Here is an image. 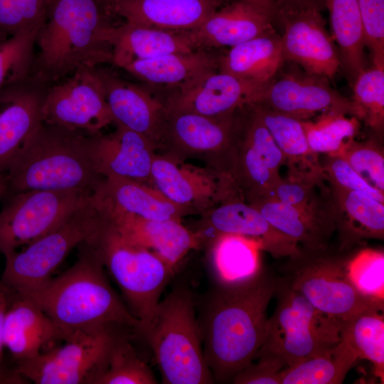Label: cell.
<instances>
[{
    "mask_svg": "<svg viewBox=\"0 0 384 384\" xmlns=\"http://www.w3.org/2000/svg\"><path fill=\"white\" fill-rule=\"evenodd\" d=\"M253 361L240 371L232 380L235 384H280L281 372L286 368L284 362L273 355L258 354Z\"/></svg>",
    "mask_w": 384,
    "mask_h": 384,
    "instance_id": "47",
    "label": "cell"
},
{
    "mask_svg": "<svg viewBox=\"0 0 384 384\" xmlns=\"http://www.w3.org/2000/svg\"><path fill=\"white\" fill-rule=\"evenodd\" d=\"M315 186L317 185L287 177L282 178L266 198L301 208H317L319 205L314 193Z\"/></svg>",
    "mask_w": 384,
    "mask_h": 384,
    "instance_id": "48",
    "label": "cell"
},
{
    "mask_svg": "<svg viewBox=\"0 0 384 384\" xmlns=\"http://www.w3.org/2000/svg\"><path fill=\"white\" fill-rule=\"evenodd\" d=\"M95 68L102 84L114 124L146 136L155 144L158 150L164 116L162 101L102 65Z\"/></svg>",
    "mask_w": 384,
    "mask_h": 384,
    "instance_id": "23",
    "label": "cell"
},
{
    "mask_svg": "<svg viewBox=\"0 0 384 384\" xmlns=\"http://www.w3.org/2000/svg\"><path fill=\"white\" fill-rule=\"evenodd\" d=\"M297 119L335 112L357 116L352 100L334 89L326 77L304 72H288L271 80L250 103Z\"/></svg>",
    "mask_w": 384,
    "mask_h": 384,
    "instance_id": "17",
    "label": "cell"
},
{
    "mask_svg": "<svg viewBox=\"0 0 384 384\" xmlns=\"http://www.w3.org/2000/svg\"><path fill=\"white\" fill-rule=\"evenodd\" d=\"M318 4L287 6L274 9L272 21L282 28L284 58L304 71L331 78L341 63L338 51L329 33Z\"/></svg>",
    "mask_w": 384,
    "mask_h": 384,
    "instance_id": "16",
    "label": "cell"
},
{
    "mask_svg": "<svg viewBox=\"0 0 384 384\" xmlns=\"http://www.w3.org/2000/svg\"><path fill=\"white\" fill-rule=\"evenodd\" d=\"M286 159L268 129L249 105L236 110L229 173L247 201L268 197L282 180Z\"/></svg>",
    "mask_w": 384,
    "mask_h": 384,
    "instance_id": "12",
    "label": "cell"
},
{
    "mask_svg": "<svg viewBox=\"0 0 384 384\" xmlns=\"http://www.w3.org/2000/svg\"><path fill=\"white\" fill-rule=\"evenodd\" d=\"M329 112L314 121H302L310 149L316 154L340 156L359 131L356 117Z\"/></svg>",
    "mask_w": 384,
    "mask_h": 384,
    "instance_id": "38",
    "label": "cell"
},
{
    "mask_svg": "<svg viewBox=\"0 0 384 384\" xmlns=\"http://www.w3.org/2000/svg\"><path fill=\"white\" fill-rule=\"evenodd\" d=\"M157 380L126 340L116 338L107 367L95 384H156Z\"/></svg>",
    "mask_w": 384,
    "mask_h": 384,
    "instance_id": "41",
    "label": "cell"
},
{
    "mask_svg": "<svg viewBox=\"0 0 384 384\" xmlns=\"http://www.w3.org/2000/svg\"><path fill=\"white\" fill-rule=\"evenodd\" d=\"M277 286L278 278L262 268L243 281L215 283L198 320L214 382H231L255 360L265 339L267 310Z\"/></svg>",
    "mask_w": 384,
    "mask_h": 384,
    "instance_id": "1",
    "label": "cell"
},
{
    "mask_svg": "<svg viewBox=\"0 0 384 384\" xmlns=\"http://www.w3.org/2000/svg\"><path fill=\"white\" fill-rule=\"evenodd\" d=\"M356 118L377 133L384 126V68H366L352 84Z\"/></svg>",
    "mask_w": 384,
    "mask_h": 384,
    "instance_id": "39",
    "label": "cell"
},
{
    "mask_svg": "<svg viewBox=\"0 0 384 384\" xmlns=\"http://www.w3.org/2000/svg\"><path fill=\"white\" fill-rule=\"evenodd\" d=\"M91 202L105 213H122L151 220H181L191 214L155 187L119 177L105 178L94 190Z\"/></svg>",
    "mask_w": 384,
    "mask_h": 384,
    "instance_id": "24",
    "label": "cell"
},
{
    "mask_svg": "<svg viewBox=\"0 0 384 384\" xmlns=\"http://www.w3.org/2000/svg\"><path fill=\"white\" fill-rule=\"evenodd\" d=\"M78 247V260L69 269L22 296L32 300L49 317L60 341L78 331H92L110 324L126 325L139 332L140 321L111 287L95 249L87 241Z\"/></svg>",
    "mask_w": 384,
    "mask_h": 384,
    "instance_id": "2",
    "label": "cell"
},
{
    "mask_svg": "<svg viewBox=\"0 0 384 384\" xmlns=\"http://www.w3.org/2000/svg\"><path fill=\"white\" fill-rule=\"evenodd\" d=\"M275 296L277 306L257 355H273L287 367L340 342L343 322L317 309L282 278Z\"/></svg>",
    "mask_w": 384,
    "mask_h": 384,
    "instance_id": "7",
    "label": "cell"
},
{
    "mask_svg": "<svg viewBox=\"0 0 384 384\" xmlns=\"http://www.w3.org/2000/svg\"><path fill=\"white\" fill-rule=\"evenodd\" d=\"M329 11L333 39L338 47L340 63L353 84L366 68L365 39L357 0H324Z\"/></svg>",
    "mask_w": 384,
    "mask_h": 384,
    "instance_id": "34",
    "label": "cell"
},
{
    "mask_svg": "<svg viewBox=\"0 0 384 384\" xmlns=\"http://www.w3.org/2000/svg\"><path fill=\"white\" fill-rule=\"evenodd\" d=\"M235 112L212 118L164 109L158 149L181 161L201 159L208 166L229 173Z\"/></svg>",
    "mask_w": 384,
    "mask_h": 384,
    "instance_id": "13",
    "label": "cell"
},
{
    "mask_svg": "<svg viewBox=\"0 0 384 384\" xmlns=\"http://www.w3.org/2000/svg\"><path fill=\"white\" fill-rule=\"evenodd\" d=\"M98 218L90 198L60 227L6 257L0 284L11 294L20 295L41 287L75 247L91 238Z\"/></svg>",
    "mask_w": 384,
    "mask_h": 384,
    "instance_id": "8",
    "label": "cell"
},
{
    "mask_svg": "<svg viewBox=\"0 0 384 384\" xmlns=\"http://www.w3.org/2000/svg\"><path fill=\"white\" fill-rule=\"evenodd\" d=\"M260 243L237 234H218L210 241L208 262L215 283L243 281L261 269Z\"/></svg>",
    "mask_w": 384,
    "mask_h": 384,
    "instance_id": "33",
    "label": "cell"
},
{
    "mask_svg": "<svg viewBox=\"0 0 384 384\" xmlns=\"http://www.w3.org/2000/svg\"><path fill=\"white\" fill-rule=\"evenodd\" d=\"M227 0H116L111 14L126 22L173 31L198 28Z\"/></svg>",
    "mask_w": 384,
    "mask_h": 384,
    "instance_id": "26",
    "label": "cell"
},
{
    "mask_svg": "<svg viewBox=\"0 0 384 384\" xmlns=\"http://www.w3.org/2000/svg\"><path fill=\"white\" fill-rule=\"evenodd\" d=\"M50 87L29 76L0 90V174L7 172L43 122V105Z\"/></svg>",
    "mask_w": 384,
    "mask_h": 384,
    "instance_id": "19",
    "label": "cell"
},
{
    "mask_svg": "<svg viewBox=\"0 0 384 384\" xmlns=\"http://www.w3.org/2000/svg\"><path fill=\"white\" fill-rule=\"evenodd\" d=\"M373 65L384 68V0H357Z\"/></svg>",
    "mask_w": 384,
    "mask_h": 384,
    "instance_id": "45",
    "label": "cell"
},
{
    "mask_svg": "<svg viewBox=\"0 0 384 384\" xmlns=\"http://www.w3.org/2000/svg\"><path fill=\"white\" fill-rule=\"evenodd\" d=\"M9 178L6 173L0 174V198L9 196Z\"/></svg>",
    "mask_w": 384,
    "mask_h": 384,
    "instance_id": "52",
    "label": "cell"
},
{
    "mask_svg": "<svg viewBox=\"0 0 384 384\" xmlns=\"http://www.w3.org/2000/svg\"><path fill=\"white\" fill-rule=\"evenodd\" d=\"M101 9L109 16L112 15L111 9L116 0H95Z\"/></svg>",
    "mask_w": 384,
    "mask_h": 384,
    "instance_id": "53",
    "label": "cell"
},
{
    "mask_svg": "<svg viewBox=\"0 0 384 384\" xmlns=\"http://www.w3.org/2000/svg\"><path fill=\"white\" fill-rule=\"evenodd\" d=\"M341 340L324 351L284 368L280 384H339L358 360Z\"/></svg>",
    "mask_w": 384,
    "mask_h": 384,
    "instance_id": "36",
    "label": "cell"
},
{
    "mask_svg": "<svg viewBox=\"0 0 384 384\" xmlns=\"http://www.w3.org/2000/svg\"><path fill=\"white\" fill-rule=\"evenodd\" d=\"M383 310L367 309L343 321L341 340L357 356L370 361L375 374L383 380L384 317Z\"/></svg>",
    "mask_w": 384,
    "mask_h": 384,
    "instance_id": "37",
    "label": "cell"
},
{
    "mask_svg": "<svg viewBox=\"0 0 384 384\" xmlns=\"http://www.w3.org/2000/svg\"><path fill=\"white\" fill-rule=\"evenodd\" d=\"M284 62L281 37L274 30L231 47L220 55L218 70L265 86Z\"/></svg>",
    "mask_w": 384,
    "mask_h": 384,
    "instance_id": "32",
    "label": "cell"
},
{
    "mask_svg": "<svg viewBox=\"0 0 384 384\" xmlns=\"http://www.w3.org/2000/svg\"><path fill=\"white\" fill-rule=\"evenodd\" d=\"M340 156L368 184L384 193L383 152L374 141L353 139Z\"/></svg>",
    "mask_w": 384,
    "mask_h": 384,
    "instance_id": "44",
    "label": "cell"
},
{
    "mask_svg": "<svg viewBox=\"0 0 384 384\" xmlns=\"http://www.w3.org/2000/svg\"><path fill=\"white\" fill-rule=\"evenodd\" d=\"M256 8L270 16L272 18L274 14V4L272 0H246Z\"/></svg>",
    "mask_w": 384,
    "mask_h": 384,
    "instance_id": "51",
    "label": "cell"
},
{
    "mask_svg": "<svg viewBox=\"0 0 384 384\" xmlns=\"http://www.w3.org/2000/svg\"><path fill=\"white\" fill-rule=\"evenodd\" d=\"M274 9L277 7L287 6H304L309 4H318L324 6V0H272Z\"/></svg>",
    "mask_w": 384,
    "mask_h": 384,
    "instance_id": "50",
    "label": "cell"
},
{
    "mask_svg": "<svg viewBox=\"0 0 384 384\" xmlns=\"http://www.w3.org/2000/svg\"><path fill=\"white\" fill-rule=\"evenodd\" d=\"M100 211L125 240L152 250L174 270L188 252L198 249L206 240L203 233L187 228L181 220H151L128 213Z\"/></svg>",
    "mask_w": 384,
    "mask_h": 384,
    "instance_id": "21",
    "label": "cell"
},
{
    "mask_svg": "<svg viewBox=\"0 0 384 384\" xmlns=\"http://www.w3.org/2000/svg\"><path fill=\"white\" fill-rule=\"evenodd\" d=\"M110 42L112 46V63L122 68L137 60L198 50L188 31L160 29L129 22L112 26Z\"/></svg>",
    "mask_w": 384,
    "mask_h": 384,
    "instance_id": "27",
    "label": "cell"
},
{
    "mask_svg": "<svg viewBox=\"0 0 384 384\" xmlns=\"http://www.w3.org/2000/svg\"><path fill=\"white\" fill-rule=\"evenodd\" d=\"M4 324V343L16 361L33 358L43 346L60 341L49 317L32 300L11 294Z\"/></svg>",
    "mask_w": 384,
    "mask_h": 384,
    "instance_id": "28",
    "label": "cell"
},
{
    "mask_svg": "<svg viewBox=\"0 0 384 384\" xmlns=\"http://www.w3.org/2000/svg\"><path fill=\"white\" fill-rule=\"evenodd\" d=\"M153 351L162 383H214L206 362L195 304L186 288L174 289L156 308L144 334Z\"/></svg>",
    "mask_w": 384,
    "mask_h": 384,
    "instance_id": "6",
    "label": "cell"
},
{
    "mask_svg": "<svg viewBox=\"0 0 384 384\" xmlns=\"http://www.w3.org/2000/svg\"><path fill=\"white\" fill-rule=\"evenodd\" d=\"M344 221L336 225L341 247L348 249L361 239H383L384 204L363 193L332 185Z\"/></svg>",
    "mask_w": 384,
    "mask_h": 384,
    "instance_id": "35",
    "label": "cell"
},
{
    "mask_svg": "<svg viewBox=\"0 0 384 384\" xmlns=\"http://www.w3.org/2000/svg\"><path fill=\"white\" fill-rule=\"evenodd\" d=\"M11 298L10 292L0 284V378L7 381L8 383H21V377L15 371L13 374H6L2 370L4 343V324L5 315Z\"/></svg>",
    "mask_w": 384,
    "mask_h": 384,
    "instance_id": "49",
    "label": "cell"
},
{
    "mask_svg": "<svg viewBox=\"0 0 384 384\" xmlns=\"http://www.w3.org/2000/svg\"><path fill=\"white\" fill-rule=\"evenodd\" d=\"M284 154L288 177L319 185L324 177L318 154L309 147L302 120L249 105Z\"/></svg>",
    "mask_w": 384,
    "mask_h": 384,
    "instance_id": "31",
    "label": "cell"
},
{
    "mask_svg": "<svg viewBox=\"0 0 384 384\" xmlns=\"http://www.w3.org/2000/svg\"><path fill=\"white\" fill-rule=\"evenodd\" d=\"M272 18L246 0H236L188 31L196 49L233 47L274 31Z\"/></svg>",
    "mask_w": 384,
    "mask_h": 384,
    "instance_id": "25",
    "label": "cell"
},
{
    "mask_svg": "<svg viewBox=\"0 0 384 384\" xmlns=\"http://www.w3.org/2000/svg\"><path fill=\"white\" fill-rule=\"evenodd\" d=\"M200 228L203 234L208 230L218 234H237L257 241L262 250L275 258L292 257L299 252L297 242L272 226L248 203L230 198L203 213Z\"/></svg>",
    "mask_w": 384,
    "mask_h": 384,
    "instance_id": "22",
    "label": "cell"
},
{
    "mask_svg": "<svg viewBox=\"0 0 384 384\" xmlns=\"http://www.w3.org/2000/svg\"><path fill=\"white\" fill-rule=\"evenodd\" d=\"M166 154L156 153L152 185L174 203L201 213L240 195L232 176L211 167H200Z\"/></svg>",
    "mask_w": 384,
    "mask_h": 384,
    "instance_id": "15",
    "label": "cell"
},
{
    "mask_svg": "<svg viewBox=\"0 0 384 384\" xmlns=\"http://www.w3.org/2000/svg\"><path fill=\"white\" fill-rule=\"evenodd\" d=\"M115 126L111 133L88 136V154L94 169L104 178H124L152 186L151 171L156 146L140 133L121 124Z\"/></svg>",
    "mask_w": 384,
    "mask_h": 384,
    "instance_id": "18",
    "label": "cell"
},
{
    "mask_svg": "<svg viewBox=\"0 0 384 384\" xmlns=\"http://www.w3.org/2000/svg\"><path fill=\"white\" fill-rule=\"evenodd\" d=\"M220 55L212 49H199L137 60L123 69L146 84L166 87L169 93L218 70Z\"/></svg>",
    "mask_w": 384,
    "mask_h": 384,
    "instance_id": "30",
    "label": "cell"
},
{
    "mask_svg": "<svg viewBox=\"0 0 384 384\" xmlns=\"http://www.w3.org/2000/svg\"><path fill=\"white\" fill-rule=\"evenodd\" d=\"M43 122L95 135L114 119L93 68H82L51 85L42 108Z\"/></svg>",
    "mask_w": 384,
    "mask_h": 384,
    "instance_id": "14",
    "label": "cell"
},
{
    "mask_svg": "<svg viewBox=\"0 0 384 384\" xmlns=\"http://www.w3.org/2000/svg\"><path fill=\"white\" fill-rule=\"evenodd\" d=\"M92 192L30 190L8 196L0 210V253L5 257L63 225Z\"/></svg>",
    "mask_w": 384,
    "mask_h": 384,
    "instance_id": "10",
    "label": "cell"
},
{
    "mask_svg": "<svg viewBox=\"0 0 384 384\" xmlns=\"http://www.w3.org/2000/svg\"><path fill=\"white\" fill-rule=\"evenodd\" d=\"M40 30H23L0 41V90L30 76Z\"/></svg>",
    "mask_w": 384,
    "mask_h": 384,
    "instance_id": "40",
    "label": "cell"
},
{
    "mask_svg": "<svg viewBox=\"0 0 384 384\" xmlns=\"http://www.w3.org/2000/svg\"><path fill=\"white\" fill-rule=\"evenodd\" d=\"M55 0H0V41L27 29L41 28Z\"/></svg>",
    "mask_w": 384,
    "mask_h": 384,
    "instance_id": "42",
    "label": "cell"
},
{
    "mask_svg": "<svg viewBox=\"0 0 384 384\" xmlns=\"http://www.w3.org/2000/svg\"><path fill=\"white\" fill-rule=\"evenodd\" d=\"M88 136L42 122L6 172L9 196L30 190L93 193L105 178L90 159Z\"/></svg>",
    "mask_w": 384,
    "mask_h": 384,
    "instance_id": "4",
    "label": "cell"
},
{
    "mask_svg": "<svg viewBox=\"0 0 384 384\" xmlns=\"http://www.w3.org/2000/svg\"><path fill=\"white\" fill-rule=\"evenodd\" d=\"M116 338L110 326L78 331L63 345L16 361V371L36 384H95L107 367Z\"/></svg>",
    "mask_w": 384,
    "mask_h": 384,
    "instance_id": "11",
    "label": "cell"
},
{
    "mask_svg": "<svg viewBox=\"0 0 384 384\" xmlns=\"http://www.w3.org/2000/svg\"><path fill=\"white\" fill-rule=\"evenodd\" d=\"M348 277L356 289L373 300L384 302V252L366 248L348 258Z\"/></svg>",
    "mask_w": 384,
    "mask_h": 384,
    "instance_id": "43",
    "label": "cell"
},
{
    "mask_svg": "<svg viewBox=\"0 0 384 384\" xmlns=\"http://www.w3.org/2000/svg\"><path fill=\"white\" fill-rule=\"evenodd\" d=\"M301 250L290 257L282 278L323 313L341 322L367 309L383 310L384 302L360 293L350 280L348 260Z\"/></svg>",
    "mask_w": 384,
    "mask_h": 384,
    "instance_id": "9",
    "label": "cell"
},
{
    "mask_svg": "<svg viewBox=\"0 0 384 384\" xmlns=\"http://www.w3.org/2000/svg\"><path fill=\"white\" fill-rule=\"evenodd\" d=\"M98 212L96 228L87 242L119 287L128 309L140 321L139 333L144 335L175 270L152 251L125 240L110 220Z\"/></svg>",
    "mask_w": 384,
    "mask_h": 384,
    "instance_id": "5",
    "label": "cell"
},
{
    "mask_svg": "<svg viewBox=\"0 0 384 384\" xmlns=\"http://www.w3.org/2000/svg\"><path fill=\"white\" fill-rule=\"evenodd\" d=\"M263 87L216 70L183 89L168 93L162 102L166 110L218 118L232 115L240 107L250 103Z\"/></svg>",
    "mask_w": 384,
    "mask_h": 384,
    "instance_id": "20",
    "label": "cell"
},
{
    "mask_svg": "<svg viewBox=\"0 0 384 384\" xmlns=\"http://www.w3.org/2000/svg\"><path fill=\"white\" fill-rule=\"evenodd\" d=\"M112 26L95 0H55L36 37L30 76L51 86L80 68L112 63Z\"/></svg>",
    "mask_w": 384,
    "mask_h": 384,
    "instance_id": "3",
    "label": "cell"
},
{
    "mask_svg": "<svg viewBox=\"0 0 384 384\" xmlns=\"http://www.w3.org/2000/svg\"><path fill=\"white\" fill-rule=\"evenodd\" d=\"M247 203L276 229L297 243H302L306 250H326L336 229L334 215L319 208H301L270 198H255Z\"/></svg>",
    "mask_w": 384,
    "mask_h": 384,
    "instance_id": "29",
    "label": "cell"
},
{
    "mask_svg": "<svg viewBox=\"0 0 384 384\" xmlns=\"http://www.w3.org/2000/svg\"><path fill=\"white\" fill-rule=\"evenodd\" d=\"M322 166L332 185L359 191L384 203V193L372 187L340 156H329Z\"/></svg>",
    "mask_w": 384,
    "mask_h": 384,
    "instance_id": "46",
    "label": "cell"
},
{
    "mask_svg": "<svg viewBox=\"0 0 384 384\" xmlns=\"http://www.w3.org/2000/svg\"><path fill=\"white\" fill-rule=\"evenodd\" d=\"M0 383H7V382L4 379L0 378Z\"/></svg>",
    "mask_w": 384,
    "mask_h": 384,
    "instance_id": "54",
    "label": "cell"
}]
</instances>
